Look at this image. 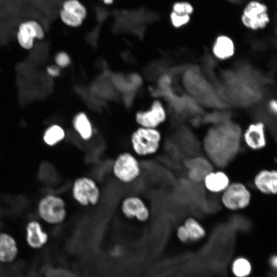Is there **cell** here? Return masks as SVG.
Masks as SVG:
<instances>
[{
    "label": "cell",
    "instance_id": "obj_1",
    "mask_svg": "<svg viewBox=\"0 0 277 277\" xmlns=\"http://www.w3.org/2000/svg\"><path fill=\"white\" fill-rule=\"evenodd\" d=\"M162 135L157 128L138 127L130 137L131 148L134 154L146 157L156 154L160 150Z\"/></svg>",
    "mask_w": 277,
    "mask_h": 277
},
{
    "label": "cell",
    "instance_id": "obj_2",
    "mask_svg": "<svg viewBox=\"0 0 277 277\" xmlns=\"http://www.w3.org/2000/svg\"><path fill=\"white\" fill-rule=\"evenodd\" d=\"M241 21L249 31L260 32L266 30L271 22L268 6L263 1L250 0L242 10Z\"/></svg>",
    "mask_w": 277,
    "mask_h": 277
},
{
    "label": "cell",
    "instance_id": "obj_3",
    "mask_svg": "<svg viewBox=\"0 0 277 277\" xmlns=\"http://www.w3.org/2000/svg\"><path fill=\"white\" fill-rule=\"evenodd\" d=\"M71 193L73 200L79 205L93 207L97 205L101 197L100 188L92 177L83 175L73 182Z\"/></svg>",
    "mask_w": 277,
    "mask_h": 277
},
{
    "label": "cell",
    "instance_id": "obj_4",
    "mask_svg": "<svg viewBox=\"0 0 277 277\" xmlns=\"http://www.w3.org/2000/svg\"><path fill=\"white\" fill-rule=\"evenodd\" d=\"M112 172L119 182L129 184L140 177L142 169L135 154L129 151H124L120 153L113 161Z\"/></svg>",
    "mask_w": 277,
    "mask_h": 277
},
{
    "label": "cell",
    "instance_id": "obj_5",
    "mask_svg": "<svg viewBox=\"0 0 277 277\" xmlns=\"http://www.w3.org/2000/svg\"><path fill=\"white\" fill-rule=\"evenodd\" d=\"M252 195L247 186L240 182H231L220 194V202L223 207L230 211L246 208L250 204Z\"/></svg>",
    "mask_w": 277,
    "mask_h": 277
},
{
    "label": "cell",
    "instance_id": "obj_6",
    "mask_svg": "<svg viewBox=\"0 0 277 277\" xmlns=\"http://www.w3.org/2000/svg\"><path fill=\"white\" fill-rule=\"evenodd\" d=\"M38 212L47 223L54 225L61 224L67 216V203L62 196L50 193L41 200Z\"/></svg>",
    "mask_w": 277,
    "mask_h": 277
},
{
    "label": "cell",
    "instance_id": "obj_7",
    "mask_svg": "<svg viewBox=\"0 0 277 277\" xmlns=\"http://www.w3.org/2000/svg\"><path fill=\"white\" fill-rule=\"evenodd\" d=\"M167 117V111L164 104L160 99L155 98L147 109L136 112L135 121L139 127L157 128L166 122Z\"/></svg>",
    "mask_w": 277,
    "mask_h": 277
},
{
    "label": "cell",
    "instance_id": "obj_8",
    "mask_svg": "<svg viewBox=\"0 0 277 277\" xmlns=\"http://www.w3.org/2000/svg\"><path fill=\"white\" fill-rule=\"evenodd\" d=\"M120 209L125 218L142 223L147 222L151 215L150 209L146 202L135 194L125 196L120 204Z\"/></svg>",
    "mask_w": 277,
    "mask_h": 277
},
{
    "label": "cell",
    "instance_id": "obj_9",
    "mask_svg": "<svg viewBox=\"0 0 277 277\" xmlns=\"http://www.w3.org/2000/svg\"><path fill=\"white\" fill-rule=\"evenodd\" d=\"M267 139L266 125L262 120L250 122L242 132V141L252 150L263 149L266 146Z\"/></svg>",
    "mask_w": 277,
    "mask_h": 277
},
{
    "label": "cell",
    "instance_id": "obj_10",
    "mask_svg": "<svg viewBox=\"0 0 277 277\" xmlns=\"http://www.w3.org/2000/svg\"><path fill=\"white\" fill-rule=\"evenodd\" d=\"M45 35V30L42 25L35 20L31 19L19 24L16 38L21 47L30 50L33 47L35 41L43 39Z\"/></svg>",
    "mask_w": 277,
    "mask_h": 277
},
{
    "label": "cell",
    "instance_id": "obj_11",
    "mask_svg": "<svg viewBox=\"0 0 277 277\" xmlns=\"http://www.w3.org/2000/svg\"><path fill=\"white\" fill-rule=\"evenodd\" d=\"M236 45L229 36L220 34L214 39L211 47L213 57L218 61L225 62L232 58L236 53Z\"/></svg>",
    "mask_w": 277,
    "mask_h": 277
},
{
    "label": "cell",
    "instance_id": "obj_12",
    "mask_svg": "<svg viewBox=\"0 0 277 277\" xmlns=\"http://www.w3.org/2000/svg\"><path fill=\"white\" fill-rule=\"evenodd\" d=\"M205 189L213 194H221L231 183L229 174L222 169L212 170L202 181Z\"/></svg>",
    "mask_w": 277,
    "mask_h": 277
},
{
    "label": "cell",
    "instance_id": "obj_13",
    "mask_svg": "<svg viewBox=\"0 0 277 277\" xmlns=\"http://www.w3.org/2000/svg\"><path fill=\"white\" fill-rule=\"evenodd\" d=\"M1 199L4 205V211L11 216L20 215L28 211L30 207V200L25 195L3 193Z\"/></svg>",
    "mask_w": 277,
    "mask_h": 277
},
{
    "label": "cell",
    "instance_id": "obj_14",
    "mask_svg": "<svg viewBox=\"0 0 277 277\" xmlns=\"http://www.w3.org/2000/svg\"><path fill=\"white\" fill-rule=\"evenodd\" d=\"M253 184L262 193L277 194V170L265 169L259 171L253 179Z\"/></svg>",
    "mask_w": 277,
    "mask_h": 277
},
{
    "label": "cell",
    "instance_id": "obj_15",
    "mask_svg": "<svg viewBox=\"0 0 277 277\" xmlns=\"http://www.w3.org/2000/svg\"><path fill=\"white\" fill-rule=\"evenodd\" d=\"M72 126L82 141L88 142L93 137L94 131L92 123L84 112H80L74 115L72 120Z\"/></svg>",
    "mask_w": 277,
    "mask_h": 277
},
{
    "label": "cell",
    "instance_id": "obj_16",
    "mask_svg": "<svg viewBox=\"0 0 277 277\" xmlns=\"http://www.w3.org/2000/svg\"><path fill=\"white\" fill-rule=\"evenodd\" d=\"M48 240V235L39 223L36 221L28 223L26 227V241L28 245L34 249L40 248Z\"/></svg>",
    "mask_w": 277,
    "mask_h": 277
},
{
    "label": "cell",
    "instance_id": "obj_17",
    "mask_svg": "<svg viewBox=\"0 0 277 277\" xmlns=\"http://www.w3.org/2000/svg\"><path fill=\"white\" fill-rule=\"evenodd\" d=\"M17 253L18 248L15 240L7 233H0V262H12L16 257Z\"/></svg>",
    "mask_w": 277,
    "mask_h": 277
},
{
    "label": "cell",
    "instance_id": "obj_18",
    "mask_svg": "<svg viewBox=\"0 0 277 277\" xmlns=\"http://www.w3.org/2000/svg\"><path fill=\"white\" fill-rule=\"evenodd\" d=\"M66 137L65 129L60 125L53 124L45 130L43 138L45 143L49 146H54L63 141Z\"/></svg>",
    "mask_w": 277,
    "mask_h": 277
},
{
    "label": "cell",
    "instance_id": "obj_19",
    "mask_svg": "<svg viewBox=\"0 0 277 277\" xmlns=\"http://www.w3.org/2000/svg\"><path fill=\"white\" fill-rule=\"evenodd\" d=\"M189 240L197 241L204 238L206 234L204 227L195 217L186 218L182 224Z\"/></svg>",
    "mask_w": 277,
    "mask_h": 277
},
{
    "label": "cell",
    "instance_id": "obj_20",
    "mask_svg": "<svg viewBox=\"0 0 277 277\" xmlns=\"http://www.w3.org/2000/svg\"><path fill=\"white\" fill-rule=\"evenodd\" d=\"M61 9L83 21L87 15L86 7L79 0H65L62 4Z\"/></svg>",
    "mask_w": 277,
    "mask_h": 277
},
{
    "label": "cell",
    "instance_id": "obj_21",
    "mask_svg": "<svg viewBox=\"0 0 277 277\" xmlns=\"http://www.w3.org/2000/svg\"><path fill=\"white\" fill-rule=\"evenodd\" d=\"M231 269L235 276L247 277L251 272L252 266L247 259L239 257L233 261Z\"/></svg>",
    "mask_w": 277,
    "mask_h": 277
},
{
    "label": "cell",
    "instance_id": "obj_22",
    "mask_svg": "<svg viewBox=\"0 0 277 277\" xmlns=\"http://www.w3.org/2000/svg\"><path fill=\"white\" fill-rule=\"evenodd\" d=\"M59 15L62 22L68 27H78L81 26L84 22L62 9H61Z\"/></svg>",
    "mask_w": 277,
    "mask_h": 277
},
{
    "label": "cell",
    "instance_id": "obj_23",
    "mask_svg": "<svg viewBox=\"0 0 277 277\" xmlns=\"http://www.w3.org/2000/svg\"><path fill=\"white\" fill-rule=\"evenodd\" d=\"M172 11L177 14L190 15L193 13V8L188 2H176L173 5Z\"/></svg>",
    "mask_w": 277,
    "mask_h": 277
},
{
    "label": "cell",
    "instance_id": "obj_24",
    "mask_svg": "<svg viewBox=\"0 0 277 277\" xmlns=\"http://www.w3.org/2000/svg\"><path fill=\"white\" fill-rule=\"evenodd\" d=\"M190 17L188 15L177 14L174 12L170 14V20L173 27L180 28L187 25L190 21Z\"/></svg>",
    "mask_w": 277,
    "mask_h": 277
},
{
    "label": "cell",
    "instance_id": "obj_25",
    "mask_svg": "<svg viewBox=\"0 0 277 277\" xmlns=\"http://www.w3.org/2000/svg\"><path fill=\"white\" fill-rule=\"evenodd\" d=\"M55 65L61 69L69 66L71 59L69 54L65 51H60L56 53L54 57Z\"/></svg>",
    "mask_w": 277,
    "mask_h": 277
},
{
    "label": "cell",
    "instance_id": "obj_26",
    "mask_svg": "<svg viewBox=\"0 0 277 277\" xmlns=\"http://www.w3.org/2000/svg\"><path fill=\"white\" fill-rule=\"evenodd\" d=\"M267 113L271 117L277 118V97L268 98L265 104Z\"/></svg>",
    "mask_w": 277,
    "mask_h": 277
},
{
    "label": "cell",
    "instance_id": "obj_27",
    "mask_svg": "<svg viewBox=\"0 0 277 277\" xmlns=\"http://www.w3.org/2000/svg\"><path fill=\"white\" fill-rule=\"evenodd\" d=\"M46 72L52 77H56L61 74V68L56 65H51L46 68Z\"/></svg>",
    "mask_w": 277,
    "mask_h": 277
},
{
    "label": "cell",
    "instance_id": "obj_28",
    "mask_svg": "<svg viewBox=\"0 0 277 277\" xmlns=\"http://www.w3.org/2000/svg\"><path fill=\"white\" fill-rule=\"evenodd\" d=\"M176 235L178 239L183 242H186L189 241L183 225H181L177 227L176 230Z\"/></svg>",
    "mask_w": 277,
    "mask_h": 277
},
{
    "label": "cell",
    "instance_id": "obj_29",
    "mask_svg": "<svg viewBox=\"0 0 277 277\" xmlns=\"http://www.w3.org/2000/svg\"><path fill=\"white\" fill-rule=\"evenodd\" d=\"M269 262L271 266L277 270V254L272 256Z\"/></svg>",
    "mask_w": 277,
    "mask_h": 277
},
{
    "label": "cell",
    "instance_id": "obj_30",
    "mask_svg": "<svg viewBox=\"0 0 277 277\" xmlns=\"http://www.w3.org/2000/svg\"><path fill=\"white\" fill-rule=\"evenodd\" d=\"M105 4L109 5L112 4L114 0H101Z\"/></svg>",
    "mask_w": 277,
    "mask_h": 277
},
{
    "label": "cell",
    "instance_id": "obj_31",
    "mask_svg": "<svg viewBox=\"0 0 277 277\" xmlns=\"http://www.w3.org/2000/svg\"><path fill=\"white\" fill-rule=\"evenodd\" d=\"M275 80H276V81L277 82V69H276V71L275 72Z\"/></svg>",
    "mask_w": 277,
    "mask_h": 277
},
{
    "label": "cell",
    "instance_id": "obj_32",
    "mask_svg": "<svg viewBox=\"0 0 277 277\" xmlns=\"http://www.w3.org/2000/svg\"><path fill=\"white\" fill-rule=\"evenodd\" d=\"M2 209H1V208L0 207V214L2 213Z\"/></svg>",
    "mask_w": 277,
    "mask_h": 277
},
{
    "label": "cell",
    "instance_id": "obj_33",
    "mask_svg": "<svg viewBox=\"0 0 277 277\" xmlns=\"http://www.w3.org/2000/svg\"><path fill=\"white\" fill-rule=\"evenodd\" d=\"M260 1H263V0H260Z\"/></svg>",
    "mask_w": 277,
    "mask_h": 277
},
{
    "label": "cell",
    "instance_id": "obj_34",
    "mask_svg": "<svg viewBox=\"0 0 277 277\" xmlns=\"http://www.w3.org/2000/svg\"><path fill=\"white\" fill-rule=\"evenodd\" d=\"M275 277H277V276H275Z\"/></svg>",
    "mask_w": 277,
    "mask_h": 277
}]
</instances>
